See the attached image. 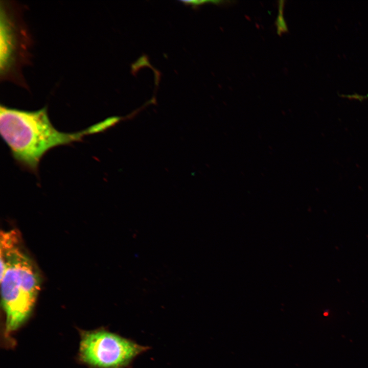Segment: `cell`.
<instances>
[{
  "instance_id": "cell-1",
  "label": "cell",
  "mask_w": 368,
  "mask_h": 368,
  "mask_svg": "<svg viewBox=\"0 0 368 368\" xmlns=\"http://www.w3.org/2000/svg\"><path fill=\"white\" fill-rule=\"evenodd\" d=\"M115 125L112 118L81 131H60L50 121L46 107L27 111L0 107V132L16 162L28 170L36 173L40 161L51 149L81 141L86 135L104 131Z\"/></svg>"
},
{
  "instance_id": "cell-2",
  "label": "cell",
  "mask_w": 368,
  "mask_h": 368,
  "mask_svg": "<svg viewBox=\"0 0 368 368\" xmlns=\"http://www.w3.org/2000/svg\"><path fill=\"white\" fill-rule=\"evenodd\" d=\"M2 304L6 314L5 335L28 318L40 289V277L20 245L16 230L2 231L0 241Z\"/></svg>"
},
{
  "instance_id": "cell-3",
  "label": "cell",
  "mask_w": 368,
  "mask_h": 368,
  "mask_svg": "<svg viewBox=\"0 0 368 368\" xmlns=\"http://www.w3.org/2000/svg\"><path fill=\"white\" fill-rule=\"evenodd\" d=\"M147 347L105 330L81 335L79 354L85 363L96 368H124Z\"/></svg>"
},
{
  "instance_id": "cell-4",
  "label": "cell",
  "mask_w": 368,
  "mask_h": 368,
  "mask_svg": "<svg viewBox=\"0 0 368 368\" xmlns=\"http://www.w3.org/2000/svg\"><path fill=\"white\" fill-rule=\"evenodd\" d=\"M282 16H281L278 17V29L279 33H281V31L285 32L287 30V27L285 24L284 19H283Z\"/></svg>"
}]
</instances>
